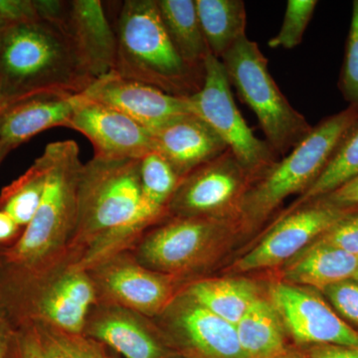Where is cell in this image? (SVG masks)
<instances>
[{"instance_id": "19", "label": "cell", "mask_w": 358, "mask_h": 358, "mask_svg": "<svg viewBox=\"0 0 358 358\" xmlns=\"http://www.w3.org/2000/svg\"><path fill=\"white\" fill-rule=\"evenodd\" d=\"M72 96L45 94L8 106L0 115V145L11 152L47 129L67 128Z\"/></svg>"}, {"instance_id": "14", "label": "cell", "mask_w": 358, "mask_h": 358, "mask_svg": "<svg viewBox=\"0 0 358 358\" xmlns=\"http://www.w3.org/2000/svg\"><path fill=\"white\" fill-rule=\"evenodd\" d=\"M92 270L96 272L94 282L113 303L134 313L152 317L173 301L171 280L138 261L117 254Z\"/></svg>"}, {"instance_id": "16", "label": "cell", "mask_w": 358, "mask_h": 358, "mask_svg": "<svg viewBox=\"0 0 358 358\" xmlns=\"http://www.w3.org/2000/svg\"><path fill=\"white\" fill-rule=\"evenodd\" d=\"M92 79L115 71L117 35L100 0L67 1L64 26Z\"/></svg>"}, {"instance_id": "12", "label": "cell", "mask_w": 358, "mask_h": 358, "mask_svg": "<svg viewBox=\"0 0 358 358\" xmlns=\"http://www.w3.org/2000/svg\"><path fill=\"white\" fill-rule=\"evenodd\" d=\"M270 294L282 324L298 343L358 348L357 331L317 294L289 282L274 285Z\"/></svg>"}, {"instance_id": "38", "label": "cell", "mask_w": 358, "mask_h": 358, "mask_svg": "<svg viewBox=\"0 0 358 358\" xmlns=\"http://www.w3.org/2000/svg\"><path fill=\"white\" fill-rule=\"evenodd\" d=\"M14 331L13 324L0 310V358H6L9 345L13 341Z\"/></svg>"}, {"instance_id": "35", "label": "cell", "mask_w": 358, "mask_h": 358, "mask_svg": "<svg viewBox=\"0 0 358 358\" xmlns=\"http://www.w3.org/2000/svg\"><path fill=\"white\" fill-rule=\"evenodd\" d=\"M307 358H358L357 346L313 345Z\"/></svg>"}, {"instance_id": "21", "label": "cell", "mask_w": 358, "mask_h": 358, "mask_svg": "<svg viewBox=\"0 0 358 358\" xmlns=\"http://www.w3.org/2000/svg\"><path fill=\"white\" fill-rule=\"evenodd\" d=\"M236 331L245 358H277L288 350L277 310L260 296L238 322Z\"/></svg>"}, {"instance_id": "18", "label": "cell", "mask_w": 358, "mask_h": 358, "mask_svg": "<svg viewBox=\"0 0 358 358\" xmlns=\"http://www.w3.org/2000/svg\"><path fill=\"white\" fill-rule=\"evenodd\" d=\"M86 336L109 345L124 358H164L166 348L140 313L115 303L103 306L87 320Z\"/></svg>"}, {"instance_id": "42", "label": "cell", "mask_w": 358, "mask_h": 358, "mask_svg": "<svg viewBox=\"0 0 358 358\" xmlns=\"http://www.w3.org/2000/svg\"><path fill=\"white\" fill-rule=\"evenodd\" d=\"M7 26L9 25H7L6 23L4 22V21L0 20V38H1L2 33H3L4 30L6 29Z\"/></svg>"}, {"instance_id": "29", "label": "cell", "mask_w": 358, "mask_h": 358, "mask_svg": "<svg viewBox=\"0 0 358 358\" xmlns=\"http://www.w3.org/2000/svg\"><path fill=\"white\" fill-rule=\"evenodd\" d=\"M317 6V0H289L281 29L268 42V46L294 49L300 45Z\"/></svg>"}, {"instance_id": "13", "label": "cell", "mask_w": 358, "mask_h": 358, "mask_svg": "<svg viewBox=\"0 0 358 358\" xmlns=\"http://www.w3.org/2000/svg\"><path fill=\"white\" fill-rule=\"evenodd\" d=\"M81 95L119 110L152 133L176 117L192 114L187 98L169 95L115 71L96 78Z\"/></svg>"}, {"instance_id": "26", "label": "cell", "mask_w": 358, "mask_h": 358, "mask_svg": "<svg viewBox=\"0 0 358 358\" xmlns=\"http://www.w3.org/2000/svg\"><path fill=\"white\" fill-rule=\"evenodd\" d=\"M48 169L49 157L44 150L32 166L0 194V210L6 211L21 228L31 222L38 210Z\"/></svg>"}, {"instance_id": "4", "label": "cell", "mask_w": 358, "mask_h": 358, "mask_svg": "<svg viewBox=\"0 0 358 358\" xmlns=\"http://www.w3.org/2000/svg\"><path fill=\"white\" fill-rule=\"evenodd\" d=\"M49 169L41 203L13 246L2 252V262L22 268L53 265L69 247L77 218V192L82 164L75 141H60L44 148Z\"/></svg>"}, {"instance_id": "40", "label": "cell", "mask_w": 358, "mask_h": 358, "mask_svg": "<svg viewBox=\"0 0 358 358\" xmlns=\"http://www.w3.org/2000/svg\"><path fill=\"white\" fill-rule=\"evenodd\" d=\"M6 109V99H4L3 95H2L1 89H0V115H1L3 110Z\"/></svg>"}, {"instance_id": "10", "label": "cell", "mask_w": 358, "mask_h": 358, "mask_svg": "<svg viewBox=\"0 0 358 358\" xmlns=\"http://www.w3.org/2000/svg\"><path fill=\"white\" fill-rule=\"evenodd\" d=\"M67 128L86 136L95 155L106 159H141L154 152L150 131L119 110L90 100L72 96V114Z\"/></svg>"}, {"instance_id": "22", "label": "cell", "mask_w": 358, "mask_h": 358, "mask_svg": "<svg viewBox=\"0 0 358 358\" xmlns=\"http://www.w3.org/2000/svg\"><path fill=\"white\" fill-rule=\"evenodd\" d=\"M209 52L221 59L247 36V13L242 0H195Z\"/></svg>"}, {"instance_id": "1", "label": "cell", "mask_w": 358, "mask_h": 358, "mask_svg": "<svg viewBox=\"0 0 358 358\" xmlns=\"http://www.w3.org/2000/svg\"><path fill=\"white\" fill-rule=\"evenodd\" d=\"M164 211L143 197L140 159L94 157L83 164L77 192V218L69 248L72 264L92 270L119 254Z\"/></svg>"}, {"instance_id": "7", "label": "cell", "mask_w": 358, "mask_h": 358, "mask_svg": "<svg viewBox=\"0 0 358 358\" xmlns=\"http://www.w3.org/2000/svg\"><path fill=\"white\" fill-rule=\"evenodd\" d=\"M192 115L206 122L239 164L256 178L275 162L274 150L254 134L238 110L227 72L221 59L209 54L204 61V79L196 93L187 98Z\"/></svg>"}, {"instance_id": "39", "label": "cell", "mask_w": 358, "mask_h": 358, "mask_svg": "<svg viewBox=\"0 0 358 358\" xmlns=\"http://www.w3.org/2000/svg\"><path fill=\"white\" fill-rule=\"evenodd\" d=\"M9 152H10V150H7L6 148L2 147V145H0V164H1V162H3Z\"/></svg>"}, {"instance_id": "11", "label": "cell", "mask_w": 358, "mask_h": 358, "mask_svg": "<svg viewBox=\"0 0 358 358\" xmlns=\"http://www.w3.org/2000/svg\"><path fill=\"white\" fill-rule=\"evenodd\" d=\"M222 218H179L143 238L138 262L160 274L182 272L200 262L225 228Z\"/></svg>"}, {"instance_id": "36", "label": "cell", "mask_w": 358, "mask_h": 358, "mask_svg": "<svg viewBox=\"0 0 358 358\" xmlns=\"http://www.w3.org/2000/svg\"><path fill=\"white\" fill-rule=\"evenodd\" d=\"M324 199L343 207H353L358 204V176Z\"/></svg>"}, {"instance_id": "9", "label": "cell", "mask_w": 358, "mask_h": 358, "mask_svg": "<svg viewBox=\"0 0 358 358\" xmlns=\"http://www.w3.org/2000/svg\"><path fill=\"white\" fill-rule=\"evenodd\" d=\"M352 208L320 199L289 212L260 243L238 261L235 270L249 272L274 267L293 259L334 224L352 213Z\"/></svg>"}, {"instance_id": "37", "label": "cell", "mask_w": 358, "mask_h": 358, "mask_svg": "<svg viewBox=\"0 0 358 358\" xmlns=\"http://www.w3.org/2000/svg\"><path fill=\"white\" fill-rule=\"evenodd\" d=\"M20 228L6 211L0 210V244L13 240L20 233Z\"/></svg>"}, {"instance_id": "31", "label": "cell", "mask_w": 358, "mask_h": 358, "mask_svg": "<svg viewBox=\"0 0 358 358\" xmlns=\"http://www.w3.org/2000/svg\"><path fill=\"white\" fill-rule=\"evenodd\" d=\"M341 317L358 326V281L345 280L322 289Z\"/></svg>"}, {"instance_id": "30", "label": "cell", "mask_w": 358, "mask_h": 358, "mask_svg": "<svg viewBox=\"0 0 358 358\" xmlns=\"http://www.w3.org/2000/svg\"><path fill=\"white\" fill-rule=\"evenodd\" d=\"M341 86L350 107L358 110V0L353 2Z\"/></svg>"}, {"instance_id": "28", "label": "cell", "mask_w": 358, "mask_h": 358, "mask_svg": "<svg viewBox=\"0 0 358 358\" xmlns=\"http://www.w3.org/2000/svg\"><path fill=\"white\" fill-rule=\"evenodd\" d=\"M28 326L34 329L44 358H107L98 343L82 334L67 333L45 324Z\"/></svg>"}, {"instance_id": "6", "label": "cell", "mask_w": 358, "mask_h": 358, "mask_svg": "<svg viewBox=\"0 0 358 358\" xmlns=\"http://www.w3.org/2000/svg\"><path fill=\"white\" fill-rule=\"evenodd\" d=\"M230 83L258 117L275 155H285L313 129L289 103L268 71V59L256 42L245 36L221 58Z\"/></svg>"}, {"instance_id": "32", "label": "cell", "mask_w": 358, "mask_h": 358, "mask_svg": "<svg viewBox=\"0 0 358 358\" xmlns=\"http://www.w3.org/2000/svg\"><path fill=\"white\" fill-rule=\"evenodd\" d=\"M319 239L334 248L358 257V213L348 214Z\"/></svg>"}, {"instance_id": "23", "label": "cell", "mask_w": 358, "mask_h": 358, "mask_svg": "<svg viewBox=\"0 0 358 358\" xmlns=\"http://www.w3.org/2000/svg\"><path fill=\"white\" fill-rule=\"evenodd\" d=\"M162 23L174 48L188 64L202 68L210 54L195 0H157Z\"/></svg>"}, {"instance_id": "44", "label": "cell", "mask_w": 358, "mask_h": 358, "mask_svg": "<svg viewBox=\"0 0 358 358\" xmlns=\"http://www.w3.org/2000/svg\"><path fill=\"white\" fill-rule=\"evenodd\" d=\"M1 253H2V252H0V265H1V262H2V256H1Z\"/></svg>"}, {"instance_id": "15", "label": "cell", "mask_w": 358, "mask_h": 358, "mask_svg": "<svg viewBox=\"0 0 358 358\" xmlns=\"http://www.w3.org/2000/svg\"><path fill=\"white\" fill-rule=\"evenodd\" d=\"M166 322L180 345L194 358H245L236 326L183 294L166 308Z\"/></svg>"}, {"instance_id": "27", "label": "cell", "mask_w": 358, "mask_h": 358, "mask_svg": "<svg viewBox=\"0 0 358 358\" xmlns=\"http://www.w3.org/2000/svg\"><path fill=\"white\" fill-rule=\"evenodd\" d=\"M140 178L143 197L162 211L166 210L182 180L171 164L155 150L140 159Z\"/></svg>"}, {"instance_id": "43", "label": "cell", "mask_w": 358, "mask_h": 358, "mask_svg": "<svg viewBox=\"0 0 358 358\" xmlns=\"http://www.w3.org/2000/svg\"><path fill=\"white\" fill-rule=\"evenodd\" d=\"M353 279L357 280V281H358V266H357V274H355V278H353Z\"/></svg>"}, {"instance_id": "25", "label": "cell", "mask_w": 358, "mask_h": 358, "mask_svg": "<svg viewBox=\"0 0 358 358\" xmlns=\"http://www.w3.org/2000/svg\"><path fill=\"white\" fill-rule=\"evenodd\" d=\"M358 176V121L345 134L317 180L294 202L289 212L327 196Z\"/></svg>"}, {"instance_id": "8", "label": "cell", "mask_w": 358, "mask_h": 358, "mask_svg": "<svg viewBox=\"0 0 358 358\" xmlns=\"http://www.w3.org/2000/svg\"><path fill=\"white\" fill-rule=\"evenodd\" d=\"M255 178L228 150L182 178L166 209L179 218H221L229 209L237 212Z\"/></svg>"}, {"instance_id": "20", "label": "cell", "mask_w": 358, "mask_h": 358, "mask_svg": "<svg viewBox=\"0 0 358 358\" xmlns=\"http://www.w3.org/2000/svg\"><path fill=\"white\" fill-rule=\"evenodd\" d=\"M358 257L350 255L319 238L289 262L285 278L289 284L306 285L322 291L336 282L353 279Z\"/></svg>"}, {"instance_id": "41", "label": "cell", "mask_w": 358, "mask_h": 358, "mask_svg": "<svg viewBox=\"0 0 358 358\" xmlns=\"http://www.w3.org/2000/svg\"><path fill=\"white\" fill-rule=\"evenodd\" d=\"M277 358H303L301 357H299L298 355H296V353L289 352V350H287L286 352L282 353V355H280L279 357Z\"/></svg>"}, {"instance_id": "3", "label": "cell", "mask_w": 358, "mask_h": 358, "mask_svg": "<svg viewBox=\"0 0 358 358\" xmlns=\"http://www.w3.org/2000/svg\"><path fill=\"white\" fill-rule=\"evenodd\" d=\"M115 31L117 74L180 98H189L202 86L204 66L188 64L178 55L157 0L124 1Z\"/></svg>"}, {"instance_id": "34", "label": "cell", "mask_w": 358, "mask_h": 358, "mask_svg": "<svg viewBox=\"0 0 358 358\" xmlns=\"http://www.w3.org/2000/svg\"><path fill=\"white\" fill-rule=\"evenodd\" d=\"M14 341L17 346L18 358H44L38 338L31 327H20L14 333Z\"/></svg>"}, {"instance_id": "5", "label": "cell", "mask_w": 358, "mask_h": 358, "mask_svg": "<svg viewBox=\"0 0 358 358\" xmlns=\"http://www.w3.org/2000/svg\"><path fill=\"white\" fill-rule=\"evenodd\" d=\"M357 121L358 110L350 107L313 127L288 155L249 186L237 209L242 220L249 224L262 222L289 195L305 192Z\"/></svg>"}, {"instance_id": "33", "label": "cell", "mask_w": 358, "mask_h": 358, "mask_svg": "<svg viewBox=\"0 0 358 358\" xmlns=\"http://www.w3.org/2000/svg\"><path fill=\"white\" fill-rule=\"evenodd\" d=\"M0 20L7 25L39 20L34 0H0Z\"/></svg>"}, {"instance_id": "2", "label": "cell", "mask_w": 358, "mask_h": 358, "mask_svg": "<svg viewBox=\"0 0 358 358\" xmlns=\"http://www.w3.org/2000/svg\"><path fill=\"white\" fill-rule=\"evenodd\" d=\"M93 81L61 26L39 18L2 33L0 89L6 108L45 94L79 95Z\"/></svg>"}, {"instance_id": "17", "label": "cell", "mask_w": 358, "mask_h": 358, "mask_svg": "<svg viewBox=\"0 0 358 358\" xmlns=\"http://www.w3.org/2000/svg\"><path fill=\"white\" fill-rule=\"evenodd\" d=\"M152 136L155 152L171 164L181 179L228 150L220 136L192 114L167 122Z\"/></svg>"}, {"instance_id": "24", "label": "cell", "mask_w": 358, "mask_h": 358, "mask_svg": "<svg viewBox=\"0 0 358 358\" xmlns=\"http://www.w3.org/2000/svg\"><path fill=\"white\" fill-rule=\"evenodd\" d=\"M209 312L236 326L259 298L255 286L242 279H212L193 282L185 292Z\"/></svg>"}]
</instances>
